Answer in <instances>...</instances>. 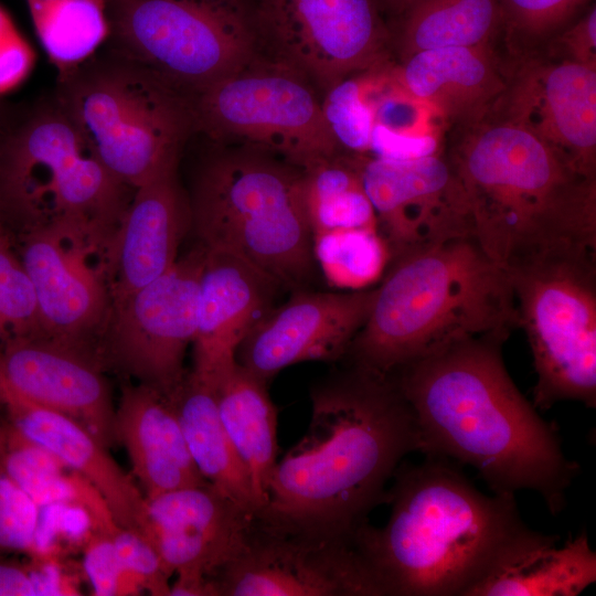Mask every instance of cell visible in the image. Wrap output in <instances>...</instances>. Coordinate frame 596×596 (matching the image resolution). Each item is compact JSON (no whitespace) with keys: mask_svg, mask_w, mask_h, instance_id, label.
<instances>
[{"mask_svg":"<svg viewBox=\"0 0 596 596\" xmlns=\"http://www.w3.org/2000/svg\"><path fill=\"white\" fill-rule=\"evenodd\" d=\"M310 401L309 426L277 460L255 518L288 532L354 538L385 503L402 460L421 450L415 419L393 374L345 362L310 389Z\"/></svg>","mask_w":596,"mask_h":596,"instance_id":"1","label":"cell"},{"mask_svg":"<svg viewBox=\"0 0 596 596\" xmlns=\"http://www.w3.org/2000/svg\"><path fill=\"white\" fill-rule=\"evenodd\" d=\"M507 339H466L393 376L413 413L419 451L471 466L496 494L535 491L556 514L578 466L565 456L555 425L511 379Z\"/></svg>","mask_w":596,"mask_h":596,"instance_id":"2","label":"cell"},{"mask_svg":"<svg viewBox=\"0 0 596 596\" xmlns=\"http://www.w3.org/2000/svg\"><path fill=\"white\" fill-rule=\"evenodd\" d=\"M401 462L386 492L387 523L354 540L385 596H469L500 562L543 534L522 521L514 496H487L448 459Z\"/></svg>","mask_w":596,"mask_h":596,"instance_id":"3","label":"cell"},{"mask_svg":"<svg viewBox=\"0 0 596 596\" xmlns=\"http://www.w3.org/2000/svg\"><path fill=\"white\" fill-rule=\"evenodd\" d=\"M445 156L464 188L475 238L504 270L596 249V178L572 170L525 129L488 114L456 127Z\"/></svg>","mask_w":596,"mask_h":596,"instance_id":"4","label":"cell"},{"mask_svg":"<svg viewBox=\"0 0 596 596\" xmlns=\"http://www.w3.org/2000/svg\"><path fill=\"white\" fill-rule=\"evenodd\" d=\"M518 326L510 275L475 236L392 259L342 361L382 374L453 343L508 338Z\"/></svg>","mask_w":596,"mask_h":596,"instance_id":"5","label":"cell"},{"mask_svg":"<svg viewBox=\"0 0 596 596\" xmlns=\"http://www.w3.org/2000/svg\"><path fill=\"white\" fill-rule=\"evenodd\" d=\"M188 195L198 244L245 259L284 289L315 281L302 169L262 148L222 143L199 167Z\"/></svg>","mask_w":596,"mask_h":596,"instance_id":"6","label":"cell"},{"mask_svg":"<svg viewBox=\"0 0 596 596\" xmlns=\"http://www.w3.org/2000/svg\"><path fill=\"white\" fill-rule=\"evenodd\" d=\"M57 104L105 169L131 189L178 164L198 130L192 96L117 54L62 73Z\"/></svg>","mask_w":596,"mask_h":596,"instance_id":"7","label":"cell"},{"mask_svg":"<svg viewBox=\"0 0 596 596\" xmlns=\"http://www.w3.org/2000/svg\"><path fill=\"white\" fill-rule=\"evenodd\" d=\"M134 190L105 169L57 102L0 137V210L22 234L73 225L113 236Z\"/></svg>","mask_w":596,"mask_h":596,"instance_id":"8","label":"cell"},{"mask_svg":"<svg viewBox=\"0 0 596 596\" xmlns=\"http://www.w3.org/2000/svg\"><path fill=\"white\" fill-rule=\"evenodd\" d=\"M116 54L193 96L259 53L253 0H106Z\"/></svg>","mask_w":596,"mask_h":596,"instance_id":"9","label":"cell"},{"mask_svg":"<svg viewBox=\"0 0 596 596\" xmlns=\"http://www.w3.org/2000/svg\"><path fill=\"white\" fill-rule=\"evenodd\" d=\"M508 273L536 374L532 404L595 407L596 249L550 255Z\"/></svg>","mask_w":596,"mask_h":596,"instance_id":"10","label":"cell"},{"mask_svg":"<svg viewBox=\"0 0 596 596\" xmlns=\"http://www.w3.org/2000/svg\"><path fill=\"white\" fill-rule=\"evenodd\" d=\"M192 99L198 130L216 142L262 148L300 169L342 153L309 79L260 52Z\"/></svg>","mask_w":596,"mask_h":596,"instance_id":"11","label":"cell"},{"mask_svg":"<svg viewBox=\"0 0 596 596\" xmlns=\"http://www.w3.org/2000/svg\"><path fill=\"white\" fill-rule=\"evenodd\" d=\"M206 249L195 244L163 275L113 300L97 343L106 372L170 395L187 374Z\"/></svg>","mask_w":596,"mask_h":596,"instance_id":"12","label":"cell"},{"mask_svg":"<svg viewBox=\"0 0 596 596\" xmlns=\"http://www.w3.org/2000/svg\"><path fill=\"white\" fill-rule=\"evenodd\" d=\"M260 47L328 91L385 65L389 25L375 0H253Z\"/></svg>","mask_w":596,"mask_h":596,"instance_id":"13","label":"cell"},{"mask_svg":"<svg viewBox=\"0 0 596 596\" xmlns=\"http://www.w3.org/2000/svg\"><path fill=\"white\" fill-rule=\"evenodd\" d=\"M113 237L73 225L22 234L20 258L34 287L40 334L97 353L111 307Z\"/></svg>","mask_w":596,"mask_h":596,"instance_id":"14","label":"cell"},{"mask_svg":"<svg viewBox=\"0 0 596 596\" xmlns=\"http://www.w3.org/2000/svg\"><path fill=\"white\" fill-rule=\"evenodd\" d=\"M216 582L220 596H385L354 538L288 532L256 518Z\"/></svg>","mask_w":596,"mask_h":596,"instance_id":"15","label":"cell"},{"mask_svg":"<svg viewBox=\"0 0 596 596\" xmlns=\"http://www.w3.org/2000/svg\"><path fill=\"white\" fill-rule=\"evenodd\" d=\"M355 157L390 262L454 238L473 236L464 188L445 155L415 159Z\"/></svg>","mask_w":596,"mask_h":596,"instance_id":"16","label":"cell"},{"mask_svg":"<svg viewBox=\"0 0 596 596\" xmlns=\"http://www.w3.org/2000/svg\"><path fill=\"white\" fill-rule=\"evenodd\" d=\"M503 66L505 88L488 114L532 134L575 172L596 178V68L542 52L503 60Z\"/></svg>","mask_w":596,"mask_h":596,"instance_id":"17","label":"cell"},{"mask_svg":"<svg viewBox=\"0 0 596 596\" xmlns=\"http://www.w3.org/2000/svg\"><path fill=\"white\" fill-rule=\"evenodd\" d=\"M375 290H295L246 334L236 362L268 385L287 366L342 360L370 315Z\"/></svg>","mask_w":596,"mask_h":596,"instance_id":"18","label":"cell"},{"mask_svg":"<svg viewBox=\"0 0 596 596\" xmlns=\"http://www.w3.org/2000/svg\"><path fill=\"white\" fill-rule=\"evenodd\" d=\"M105 373L95 351L42 334L0 345V390L72 417L110 447L116 406Z\"/></svg>","mask_w":596,"mask_h":596,"instance_id":"19","label":"cell"},{"mask_svg":"<svg viewBox=\"0 0 596 596\" xmlns=\"http://www.w3.org/2000/svg\"><path fill=\"white\" fill-rule=\"evenodd\" d=\"M143 536L168 572L216 579L242 551L255 514L211 483L147 498Z\"/></svg>","mask_w":596,"mask_h":596,"instance_id":"20","label":"cell"},{"mask_svg":"<svg viewBox=\"0 0 596 596\" xmlns=\"http://www.w3.org/2000/svg\"><path fill=\"white\" fill-rule=\"evenodd\" d=\"M206 249V248H205ZM284 289L245 259L206 249L199 281L193 369L213 383L235 362L236 350Z\"/></svg>","mask_w":596,"mask_h":596,"instance_id":"21","label":"cell"},{"mask_svg":"<svg viewBox=\"0 0 596 596\" xmlns=\"http://www.w3.org/2000/svg\"><path fill=\"white\" fill-rule=\"evenodd\" d=\"M190 233L189 195L174 164L134 190L110 245L111 302L169 270Z\"/></svg>","mask_w":596,"mask_h":596,"instance_id":"22","label":"cell"},{"mask_svg":"<svg viewBox=\"0 0 596 596\" xmlns=\"http://www.w3.org/2000/svg\"><path fill=\"white\" fill-rule=\"evenodd\" d=\"M0 404L21 435L52 453L97 490L119 526L145 534L148 523L145 493L91 430L70 416L3 390H0Z\"/></svg>","mask_w":596,"mask_h":596,"instance_id":"23","label":"cell"},{"mask_svg":"<svg viewBox=\"0 0 596 596\" xmlns=\"http://www.w3.org/2000/svg\"><path fill=\"white\" fill-rule=\"evenodd\" d=\"M390 73L404 91L454 128L482 119L505 88L503 60L490 46L421 51Z\"/></svg>","mask_w":596,"mask_h":596,"instance_id":"24","label":"cell"},{"mask_svg":"<svg viewBox=\"0 0 596 596\" xmlns=\"http://www.w3.org/2000/svg\"><path fill=\"white\" fill-rule=\"evenodd\" d=\"M115 433L146 498L207 483L191 457L170 395L124 381Z\"/></svg>","mask_w":596,"mask_h":596,"instance_id":"25","label":"cell"},{"mask_svg":"<svg viewBox=\"0 0 596 596\" xmlns=\"http://www.w3.org/2000/svg\"><path fill=\"white\" fill-rule=\"evenodd\" d=\"M543 534L500 562L469 596H576L596 582V553L586 532L557 546Z\"/></svg>","mask_w":596,"mask_h":596,"instance_id":"26","label":"cell"},{"mask_svg":"<svg viewBox=\"0 0 596 596\" xmlns=\"http://www.w3.org/2000/svg\"><path fill=\"white\" fill-rule=\"evenodd\" d=\"M211 385L222 424L248 473L257 513L278 460L277 407L267 384L237 362Z\"/></svg>","mask_w":596,"mask_h":596,"instance_id":"27","label":"cell"},{"mask_svg":"<svg viewBox=\"0 0 596 596\" xmlns=\"http://www.w3.org/2000/svg\"><path fill=\"white\" fill-rule=\"evenodd\" d=\"M170 397L189 451L201 475L255 514L251 480L222 424L213 386L188 371Z\"/></svg>","mask_w":596,"mask_h":596,"instance_id":"28","label":"cell"},{"mask_svg":"<svg viewBox=\"0 0 596 596\" xmlns=\"http://www.w3.org/2000/svg\"><path fill=\"white\" fill-rule=\"evenodd\" d=\"M390 33L401 62L430 49L497 47L501 35L499 1L413 0L394 18Z\"/></svg>","mask_w":596,"mask_h":596,"instance_id":"29","label":"cell"},{"mask_svg":"<svg viewBox=\"0 0 596 596\" xmlns=\"http://www.w3.org/2000/svg\"><path fill=\"white\" fill-rule=\"evenodd\" d=\"M0 462L40 507L77 508L87 515L92 530L99 532L108 533L118 525L105 500L83 476L12 425L0 429Z\"/></svg>","mask_w":596,"mask_h":596,"instance_id":"30","label":"cell"},{"mask_svg":"<svg viewBox=\"0 0 596 596\" xmlns=\"http://www.w3.org/2000/svg\"><path fill=\"white\" fill-rule=\"evenodd\" d=\"M305 202L312 235L377 226L355 155H337L302 169Z\"/></svg>","mask_w":596,"mask_h":596,"instance_id":"31","label":"cell"},{"mask_svg":"<svg viewBox=\"0 0 596 596\" xmlns=\"http://www.w3.org/2000/svg\"><path fill=\"white\" fill-rule=\"evenodd\" d=\"M41 44L62 73L84 63L109 34L106 0H28Z\"/></svg>","mask_w":596,"mask_h":596,"instance_id":"32","label":"cell"},{"mask_svg":"<svg viewBox=\"0 0 596 596\" xmlns=\"http://www.w3.org/2000/svg\"><path fill=\"white\" fill-rule=\"evenodd\" d=\"M312 253L326 281L349 290L369 288L384 275L390 262L387 245L377 226L315 234Z\"/></svg>","mask_w":596,"mask_h":596,"instance_id":"33","label":"cell"},{"mask_svg":"<svg viewBox=\"0 0 596 596\" xmlns=\"http://www.w3.org/2000/svg\"><path fill=\"white\" fill-rule=\"evenodd\" d=\"M501 13L500 41L505 60L540 52L567 24L586 11L594 0H498Z\"/></svg>","mask_w":596,"mask_h":596,"instance_id":"34","label":"cell"},{"mask_svg":"<svg viewBox=\"0 0 596 596\" xmlns=\"http://www.w3.org/2000/svg\"><path fill=\"white\" fill-rule=\"evenodd\" d=\"M375 70L351 75L326 91L321 102L328 127L339 147L368 156L374 126Z\"/></svg>","mask_w":596,"mask_h":596,"instance_id":"35","label":"cell"},{"mask_svg":"<svg viewBox=\"0 0 596 596\" xmlns=\"http://www.w3.org/2000/svg\"><path fill=\"white\" fill-rule=\"evenodd\" d=\"M36 334L40 318L34 287L0 221V345Z\"/></svg>","mask_w":596,"mask_h":596,"instance_id":"36","label":"cell"},{"mask_svg":"<svg viewBox=\"0 0 596 596\" xmlns=\"http://www.w3.org/2000/svg\"><path fill=\"white\" fill-rule=\"evenodd\" d=\"M41 507L6 472L0 462V556L34 552Z\"/></svg>","mask_w":596,"mask_h":596,"instance_id":"37","label":"cell"},{"mask_svg":"<svg viewBox=\"0 0 596 596\" xmlns=\"http://www.w3.org/2000/svg\"><path fill=\"white\" fill-rule=\"evenodd\" d=\"M83 566L96 596L139 595L142 592L123 564L108 533L92 530L84 545Z\"/></svg>","mask_w":596,"mask_h":596,"instance_id":"38","label":"cell"},{"mask_svg":"<svg viewBox=\"0 0 596 596\" xmlns=\"http://www.w3.org/2000/svg\"><path fill=\"white\" fill-rule=\"evenodd\" d=\"M108 534L140 589L152 596H169L172 575L152 544L142 534L119 525Z\"/></svg>","mask_w":596,"mask_h":596,"instance_id":"39","label":"cell"},{"mask_svg":"<svg viewBox=\"0 0 596 596\" xmlns=\"http://www.w3.org/2000/svg\"><path fill=\"white\" fill-rule=\"evenodd\" d=\"M540 52L596 68L595 3L556 33Z\"/></svg>","mask_w":596,"mask_h":596,"instance_id":"40","label":"cell"},{"mask_svg":"<svg viewBox=\"0 0 596 596\" xmlns=\"http://www.w3.org/2000/svg\"><path fill=\"white\" fill-rule=\"evenodd\" d=\"M439 140L433 132L396 134L374 126L368 156L390 159H415L439 155Z\"/></svg>","mask_w":596,"mask_h":596,"instance_id":"41","label":"cell"},{"mask_svg":"<svg viewBox=\"0 0 596 596\" xmlns=\"http://www.w3.org/2000/svg\"><path fill=\"white\" fill-rule=\"evenodd\" d=\"M47 563L22 564L0 558V596L50 595Z\"/></svg>","mask_w":596,"mask_h":596,"instance_id":"42","label":"cell"},{"mask_svg":"<svg viewBox=\"0 0 596 596\" xmlns=\"http://www.w3.org/2000/svg\"><path fill=\"white\" fill-rule=\"evenodd\" d=\"M32 52L17 30L0 41V93L18 85L29 73Z\"/></svg>","mask_w":596,"mask_h":596,"instance_id":"43","label":"cell"},{"mask_svg":"<svg viewBox=\"0 0 596 596\" xmlns=\"http://www.w3.org/2000/svg\"><path fill=\"white\" fill-rule=\"evenodd\" d=\"M169 596H220V588L214 578L177 575Z\"/></svg>","mask_w":596,"mask_h":596,"instance_id":"44","label":"cell"},{"mask_svg":"<svg viewBox=\"0 0 596 596\" xmlns=\"http://www.w3.org/2000/svg\"><path fill=\"white\" fill-rule=\"evenodd\" d=\"M379 8L389 13L393 19L400 15L413 0H375Z\"/></svg>","mask_w":596,"mask_h":596,"instance_id":"45","label":"cell"}]
</instances>
